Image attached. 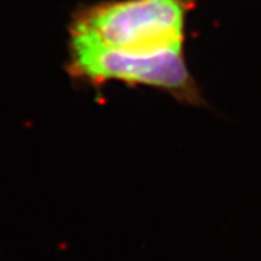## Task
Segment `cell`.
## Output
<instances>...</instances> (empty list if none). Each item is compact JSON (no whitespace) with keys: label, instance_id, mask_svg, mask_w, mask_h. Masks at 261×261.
I'll list each match as a JSON object with an SVG mask.
<instances>
[{"label":"cell","instance_id":"1","mask_svg":"<svg viewBox=\"0 0 261 261\" xmlns=\"http://www.w3.org/2000/svg\"><path fill=\"white\" fill-rule=\"evenodd\" d=\"M186 0H109L77 10L70 42L126 54L183 49Z\"/></svg>","mask_w":261,"mask_h":261},{"label":"cell","instance_id":"2","mask_svg":"<svg viewBox=\"0 0 261 261\" xmlns=\"http://www.w3.org/2000/svg\"><path fill=\"white\" fill-rule=\"evenodd\" d=\"M68 71L74 79L89 83L122 82L157 87L180 102H203L195 79L189 73L183 49L154 54H126L112 49L70 42Z\"/></svg>","mask_w":261,"mask_h":261},{"label":"cell","instance_id":"3","mask_svg":"<svg viewBox=\"0 0 261 261\" xmlns=\"http://www.w3.org/2000/svg\"><path fill=\"white\" fill-rule=\"evenodd\" d=\"M186 2H192V0H186Z\"/></svg>","mask_w":261,"mask_h":261}]
</instances>
